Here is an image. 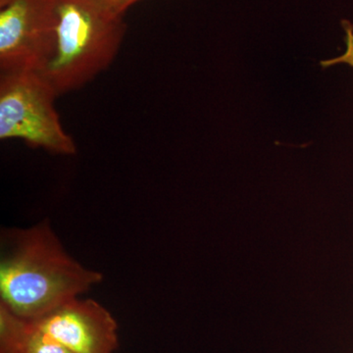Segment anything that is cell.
<instances>
[{"label": "cell", "mask_w": 353, "mask_h": 353, "mask_svg": "<svg viewBox=\"0 0 353 353\" xmlns=\"http://www.w3.org/2000/svg\"><path fill=\"white\" fill-rule=\"evenodd\" d=\"M0 306L34 321L101 283L64 250L48 222L2 236Z\"/></svg>", "instance_id": "obj_1"}, {"label": "cell", "mask_w": 353, "mask_h": 353, "mask_svg": "<svg viewBox=\"0 0 353 353\" xmlns=\"http://www.w3.org/2000/svg\"><path fill=\"white\" fill-rule=\"evenodd\" d=\"M126 32L112 0H55L54 41L38 73L57 97L80 90L111 66Z\"/></svg>", "instance_id": "obj_2"}, {"label": "cell", "mask_w": 353, "mask_h": 353, "mask_svg": "<svg viewBox=\"0 0 353 353\" xmlns=\"http://www.w3.org/2000/svg\"><path fill=\"white\" fill-rule=\"evenodd\" d=\"M57 97L38 72L1 73L0 139H20L53 154H76L75 141L65 131L55 108Z\"/></svg>", "instance_id": "obj_3"}, {"label": "cell", "mask_w": 353, "mask_h": 353, "mask_svg": "<svg viewBox=\"0 0 353 353\" xmlns=\"http://www.w3.org/2000/svg\"><path fill=\"white\" fill-rule=\"evenodd\" d=\"M0 9V72L39 71L54 41L55 0H9Z\"/></svg>", "instance_id": "obj_4"}, {"label": "cell", "mask_w": 353, "mask_h": 353, "mask_svg": "<svg viewBox=\"0 0 353 353\" xmlns=\"http://www.w3.org/2000/svg\"><path fill=\"white\" fill-rule=\"evenodd\" d=\"M30 322L72 353H115L118 347L115 318L92 299L77 297Z\"/></svg>", "instance_id": "obj_5"}, {"label": "cell", "mask_w": 353, "mask_h": 353, "mask_svg": "<svg viewBox=\"0 0 353 353\" xmlns=\"http://www.w3.org/2000/svg\"><path fill=\"white\" fill-rule=\"evenodd\" d=\"M0 353H72L0 306Z\"/></svg>", "instance_id": "obj_6"}, {"label": "cell", "mask_w": 353, "mask_h": 353, "mask_svg": "<svg viewBox=\"0 0 353 353\" xmlns=\"http://www.w3.org/2000/svg\"><path fill=\"white\" fill-rule=\"evenodd\" d=\"M139 1L141 0H112L114 6L118 9V11L123 14H126L128 9L131 8L132 6Z\"/></svg>", "instance_id": "obj_7"}, {"label": "cell", "mask_w": 353, "mask_h": 353, "mask_svg": "<svg viewBox=\"0 0 353 353\" xmlns=\"http://www.w3.org/2000/svg\"><path fill=\"white\" fill-rule=\"evenodd\" d=\"M9 0H0V7L6 6L7 2H8Z\"/></svg>", "instance_id": "obj_8"}]
</instances>
